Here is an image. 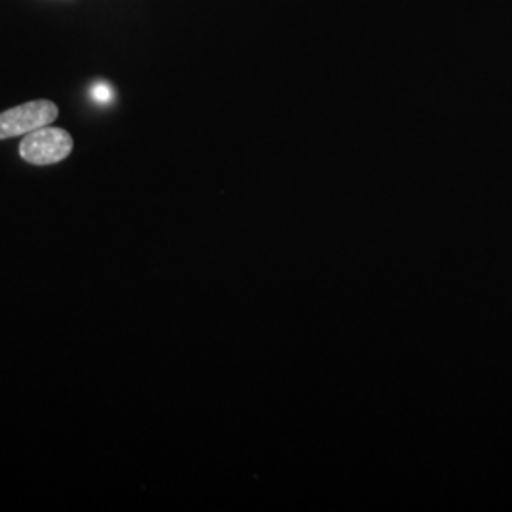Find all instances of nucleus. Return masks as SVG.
<instances>
[{
	"label": "nucleus",
	"mask_w": 512,
	"mask_h": 512,
	"mask_svg": "<svg viewBox=\"0 0 512 512\" xmlns=\"http://www.w3.org/2000/svg\"><path fill=\"white\" fill-rule=\"evenodd\" d=\"M73 147L74 141L69 131L46 126L23 137L19 145V156L33 165L59 164L69 158Z\"/></svg>",
	"instance_id": "nucleus-1"
},
{
	"label": "nucleus",
	"mask_w": 512,
	"mask_h": 512,
	"mask_svg": "<svg viewBox=\"0 0 512 512\" xmlns=\"http://www.w3.org/2000/svg\"><path fill=\"white\" fill-rule=\"evenodd\" d=\"M59 109L52 101L38 99L0 112V141L46 128L57 120Z\"/></svg>",
	"instance_id": "nucleus-2"
},
{
	"label": "nucleus",
	"mask_w": 512,
	"mask_h": 512,
	"mask_svg": "<svg viewBox=\"0 0 512 512\" xmlns=\"http://www.w3.org/2000/svg\"><path fill=\"white\" fill-rule=\"evenodd\" d=\"M92 95L97 99V101L105 103V101H109L110 99V90L105 86V84H99V86H95V88H93Z\"/></svg>",
	"instance_id": "nucleus-3"
}]
</instances>
